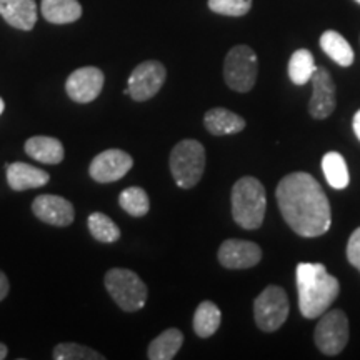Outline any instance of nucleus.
Listing matches in <instances>:
<instances>
[{
  "mask_svg": "<svg viewBox=\"0 0 360 360\" xmlns=\"http://www.w3.org/2000/svg\"><path fill=\"white\" fill-rule=\"evenodd\" d=\"M276 195L283 219L295 233L319 237L330 229V204L321 184L310 174L285 175L278 182Z\"/></svg>",
  "mask_w": 360,
  "mask_h": 360,
  "instance_id": "nucleus-1",
  "label": "nucleus"
},
{
  "mask_svg": "<svg viewBox=\"0 0 360 360\" xmlns=\"http://www.w3.org/2000/svg\"><path fill=\"white\" fill-rule=\"evenodd\" d=\"M295 277L300 314L305 319L321 317L339 295V281L327 272L326 265L310 262L297 265Z\"/></svg>",
  "mask_w": 360,
  "mask_h": 360,
  "instance_id": "nucleus-2",
  "label": "nucleus"
},
{
  "mask_svg": "<svg viewBox=\"0 0 360 360\" xmlns=\"http://www.w3.org/2000/svg\"><path fill=\"white\" fill-rule=\"evenodd\" d=\"M267 199L265 188L255 177H242L232 188V217L242 229L255 231L264 222Z\"/></svg>",
  "mask_w": 360,
  "mask_h": 360,
  "instance_id": "nucleus-3",
  "label": "nucleus"
},
{
  "mask_svg": "<svg viewBox=\"0 0 360 360\" xmlns=\"http://www.w3.org/2000/svg\"><path fill=\"white\" fill-rule=\"evenodd\" d=\"M205 170V148L193 139L179 142L170 152V172L180 188L199 184Z\"/></svg>",
  "mask_w": 360,
  "mask_h": 360,
  "instance_id": "nucleus-4",
  "label": "nucleus"
},
{
  "mask_svg": "<svg viewBox=\"0 0 360 360\" xmlns=\"http://www.w3.org/2000/svg\"><path fill=\"white\" fill-rule=\"evenodd\" d=\"M105 289L124 312H137L147 302V285L129 269H110L103 278Z\"/></svg>",
  "mask_w": 360,
  "mask_h": 360,
  "instance_id": "nucleus-5",
  "label": "nucleus"
},
{
  "mask_svg": "<svg viewBox=\"0 0 360 360\" xmlns=\"http://www.w3.org/2000/svg\"><path fill=\"white\" fill-rule=\"evenodd\" d=\"M257 53L249 45H236L224 60L225 84L236 92H249L257 80Z\"/></svg>",
  "mask_w": 360,
  "mask_h": 360,
  "instance_id": "nucleus-6",
  "label": "nucleus"
},
{
  "mask_svg": "<svg viewBox=\"0 0 360 360\" xmlns=\"http://www.w3.org/2000/svg\"><path fill=\"white\" fill-rule=\"evenodd\" d=\"M289 297L277 285H269L254 302L255 322L264 332H276L289 317Z\"/></svg>",
  "mask_w": 360,
  "mask_h": 360,
  "instance_id": "nucleus-7",
  "label": "nucleus"
},
{
  "mask_svg": "<svg viewBox=\"0 0 360 360\" xmlns=\"http://www.w3.org/2000/svg\"><path fill=\"white\" fill-rule=\"evenodd\" d=\"M315 345L326 355H337L349 342V319L342 310H328L315 327Z\"/></svg>",
  "mask_w": 360,
  "mask_h": 360,
  "instance_id": "nucleus-8",
  "label": "nucleus"
},
{
  "mask_svg": "<svg viewBox=\"0 0 360 360\" xmlns=\"http://www.w3.org/2000/svg\"><path fill=\"white\" fill-rule=\"evenodd\" d=\"M167 77L164 64L157 60H146L132 70L129 77L127 90L132 101L146 102L155 97Z\"/></svg>",
  "mask_w": 360,
  "mask_h": 360,
  "instance_id": "nucleus-9",
  "label": "nucleus"
},
{
  "mask_svg": "<svg viewBox=\"0 0 360 360\" xmlns=\"http://www.w3.org/2000/svg\"><path fill=\"white\" fill-rule=\"evenodd\" d=\"M132 165L134 159L127 152L109 148L94 157V160L90 162L89 174L98 184H110L127 175Z\"/></svg>",
  "mask_w": 360,
  "mask_h": 360,
  "instance_id": "nucleus-10",
  "label": "nucleus"
},
{
  "mask_svg": "<svg viewBox=\"0 0 360 360\" xmlns=\"http://www.w3.org/2000/svg\"><path fill=\"white\" fill-rule=\"evenodd\" d=\"M103 82L102 70L97 67H80L69 75L65 82V92L77 103H89L101 96Z\"/></svg>",
  "mask_w": 360,
  "mask_h": 360,
  "instance_id": "nucleus-11",
  "label": "nucleus"
},
{
  "mask_svg": "<svg viewBox=\"0 0 360 360\" xmlns=\"http://www.w3.org/2000/svg\"><path fill=\"white\" fill-rule=\"evenodd\" d=\"M219 262L225 269L240 270L250 269L257 265L262 259V250L257 244L249 240H238V238H229L222 242L219 249Z\"/></svg>",
  "mask_w": 360,
  "mask_h": 360,
  "instance_id": "nucleus-12",
  "label": "nucleus"
},
{
  "mask_svg": "<svg viewBox=\"0 0 360 360\" xmlns=\"http://www.w3.org/2000/svg\"><path fill=\"white\" fill-rule=\"evenodd\" d=\"M314 92L310 98L309 110L314 119H327L332 112L335 110V84L330 74L323 67H317L314 72L312 79Z\"/></svg>",
  "mask_w": 360,
  "mask_h": 360,
  "instance_id": "nucleus-13",
  "label": "nucleus"
},
{
  "mask_svg": "<svg viewBox=\"0 0 360 360\" xmlns=\"http://www.w3.org/2000/svg\"><path fill=\"white\" fill-rule=\"evenodd\" d=\"M32 212L35 217L49 225L56 227H69L74 222L75 210L69 200L60 195H39L32 204Z\"/></svg>",
  "mask_w": 360,
  "mask_h": 360,
  "instance_id": "nucleus-14",
  "label": "nucleus"
},
{
  "mask_svg": "<svg viewBox=\"0 0 360 360\" xmlns=\"http://www.w3.org/2000/svg\"><path fill=\"white\" fill-rule=\"evenodd\" d=\"M0 15L13 29L32 30L37 22V2L35 0H0Z\"/></svg>",
  "mask_w": 360,
  "mask_h": 360,
  "instance_id": "nucleus-15",
  "label": "nucleus"
},
{
  "mask_svg": "<svg viewBox=\"0 0 360 360\" xmlns=\"http://www.w3.org/2000/svg\"><path fill=\"white\" fill-rule=\"evenodd\" d=\"M7 167V182L8 187L15 192L30 191V188L44 187L51 180V175L45 170L34 167V165L15 162V164H6Z\"/></svg>",
  "mask_w": 360,
  "mask_h": 360,
  "instance_id": "nucleus-16",
  "label": "nucleus"
},
{
  "mask_svg": "<svg viewBox=\"0 0 360 360\" xmlns=\"http://www.w3.org/2000/svg\"><path fill=\"white\" fill-rule=\"evenodd\" d=\"M25 154L32 157L34 160L42 162V164L57 165L64 160L65 150L58 139L35 135V137H30L25 142Z\"/></svg>",
  "mask_w": 360,
  "mask_h": 360,
  "instance_id": "nucleus-17",
  "label": "nucleus"
},
{
  "mask_svg": "<svg viewBox=\"0 0 360 360\" xmlns=\"http://www.w3.org/2000/svg\"><path fill=\"white\" fill-rule=\"evenodd\" d=\"M44 19L51 24H72L82 17V6L79 0H42L40 4Z\"/></svg>",
  "mask_w": 360,
  "mask_h": 360,
  "instance_id": "nucleus-18",
  "label": "nucleus"
},
{
  "mask_svg": "<svg viewBox=\"0 0 360 360\" xmlns=\"http://www.w3.org/2000/svg\"><path fill=\"white\" fill-rule=\"evenodd\" d=\"M204 125L212 135H231L242 132L245 129V120L231 110L215 107L205 114Z\"/></svg>",
  "mask_w": 360,
  "mask_h": 360,
  "instance_id": "nucleus-19",
  "label": "nucleus"
},
{
  "mask_svg": "<svg viewBox=\"0 0 360 360\" xmlns=\"http://www.w3.org/2000/svg\"><path fill=\"white\" fill-rule=\"evenodd\" d=\"M184 344V334L179 328H169L148 345L147 357L150 360H172Z\"/></svg>",
  "mask_w": 360,
  "mask_h": 360,
  "instance_id": "nucleus-20",
  "label": "nucleus"
},
{
  "mask_svg": "<svg viewBox=\"0 0 360 360\" xmlns=\"http://www.w3.org/2000/svg\"><path fill=\"white\" fill-rule=\"evenodd\" d=\"M220 322H222V314L220 309L214 302H202L193 314V332L200 339H209L219 330Z\"/></svg>",
  "mask_w": 360,
  "mask_h": 360,
  "instance_id": "nucleus-21",
  "label": "nucleus"
},
{
  "mask_svg": "<svg viewBox=\"0 0 360 360\" xmlns=\"http://www.w3.org/2000/svg\"><path fill=\"white\" fill-rule=\"evenodd\" d=\"M321 47L332 60L342 67L354 64V51L350 44L335 30H326L321 35Z\"/></svg>",
  "mask_w": 360,
  "mask_h": 360,
  "instance_id": "nucleus-22",
  "label": "nucleus"
},
{
  "mask_svg": "<svg viewBox=\"0 0 360 360\" xmlns=\"http://www.w3.org/2000/svg\"><path fill=\"white\" fill-rule=\"evenodd\" d=\"M322 170L326 175L328 186L337 188V191H344L350 182V174L347 162L339 152H327L322 159Z\"/></svg>",
  "mask_w": 360,
  "mask_h": 360,
  "instance_id": "nucleus-23",
  "label": "nucleus"
},
{
  "mask_svg": "<svg viewBox=\"0 0 360 360\" xmlns=\"http://www.w3.org/2000/svg\"><path fill=\"white\" fill-rule=\"evenodd\" d=\"M315 69H317V65H315L314 56L307 49H299L292 53L289 60V77L295 85H305L310 82Z\"/></svg>",
  "mask_w": 360,
  "mask_h": 360,
  "instance_id": "nucleus-24",
  "label": "nucleus"
},
{
  "mask_svg": "<svg viewBox=\"0 0 360 360\" xmlns=\"http://www.w3.org/2000/svg\"><path fill=\"white\" fill-rule=\"evenodd\" d=\"M89 231L96 240L102 242V244H114L120 238V229L114 220L107 217L102 212H94L89 215L87 220Z\"/></svg>",
  "mask_w": 360,
  "mask_h": 360,
  "instance_id": "nucleus-25",
  "label": "nucleus"
},
{
  "mask_svg": "<svg viewBox=\"0 0 360 360\" xmlns=\"http://www.w3.org/2000/svg\"><path fill=\"white\" fill-rule=\"evenodd\" d=\"M119 204L122 209L132 217H143L150 209V200H148L147 192L142 187H127L120 192Z\"/></svg>",
  "mask_w": 360,
  "mask_h": 360,
  "instance_id": "nucleus-26",
  "label": "nucleus"
},
{
  "mask_svg": "<svg viewBox=\"0 0 360 360\" xmlns=\"http://www.w3.org/2000/svg\"><path fill=\"white\" fill-rule=\"evenodd\" d=\"M52 357L56 360H103L102 354L92 350L85 345L74 344V342H64L53 349Z\"/></svg>",
  "mask_w": 360,
  "mask_h": 360,
  "instance_id": "nucleus-27",
  "label": "nucleus"
},
{
  "mask_svg": "<svg viewBox=\"0 0 360 360\" xmlns=\"http://www.w3.org/2000/svg\"><path fill=\"white\" fill-rule=\"evenodd\" d=\"M252 0H209V8L219 15L242 17L250 11Z\"/></svg>",
  "mask_w": 360,
  "mask_h": 360,
  "instance_id": "nucleus-28",
  "label": "nucleus"
},
{
  "mask_svg": "<svg viewBox=\"0 0 360 360\" xmlns=\"http://www.w3.org/2000/svg\"><path fill=\"white\" fill-rule=\"evenodd\" d=\"M347 260L360 270V227L355 229L347 244Z\"/></svg>",
  "mask_w": 360,
  "mask_h": 360,
  "instance_id": "nucleus-29",
  "label": "nucleus"
},
{
  "mask_svg": "<svg viewBox=\"0 0 360 360\" xmlns=\"http://www.w3.org/2000/svg\"><path fill=\"white\" fill-rule=\"evenodd\" d=\"M8 290H11V283H8V278L6 274L0 270V302L8 295Z\"/></svg>",
  "mask_w": 360,
  "mask_h": 360,
  "instance_id": "nucleus-30",
  "label": "nucleus"
},
{
  "mask_svg": "<svg viewBox=\"0 0 360 360\" xmlns=\"http://www.w3.org/2000/svg\"><path fill=\"white\" fill-rule=\"evenodd\" d=\"M354 132H355V135H357V139L360 141V110L354 117Z\"/></svg>",
  "mask_w": 360,
  "mask_h": 360,
  "instance_id": "nucleus-31",
  "label": "nucleus"
},
{
  "mask_svg": "<svg viewBox=\"0 0 360 360\" xmlns=\"http://www.w3.org/2000/svg\"><path fill=\"white\" fill-rule=\"evenodd\" d=\"M7 354H8L7 345H6V344H0V360L6 359V357H7Z\"/></svg>",
  "mask_w": 360,
  "mask_h": 360,
  "instance_id": "nucleus-32",
  "label": "nucleus"
},
{
  "mask_svg": "<svg viewBox=\"0 0 360 360\" xmlns=\"http://www.w3.org/2000/svg\"><path fill=\"white\" fill-rule=\"evenodd\" d=\"M4 109H6V103H4V101H2V97H0V114H2V112H4Z\"/></svg>",
  "mask_w": 360,
  "mask_h": 360,
  "instance_id": "nucleus-33",
  "label": "nucleus"
},
{
  "mask_svg": "<svg viewBox=\"0 0 360 360\" xmlns=\"http://www.w3.org/2000/svg\"><path fill=\"white\" fill-rule=\"evenodd\" d=\"M355 2H357V4H360V0H355Z\"/></svg>",
  "mask_w": 360,
  "mask_h": 360,
  "instance_id": "nucleus-34",
  "label": "nucleus"
}]
</instances>
